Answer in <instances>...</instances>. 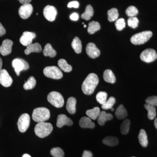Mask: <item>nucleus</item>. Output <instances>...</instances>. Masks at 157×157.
Segmentation results:
<instances>
[{"label":"nucleus","mask_w":157,"mask_h":157,"mask_svg":"<svg viewBox=\"0 0 157 157\" xmlns=\"http://www.w3.org/2000/svg\"><path fill=\"white\" fill-rule=\"evenodd\" d=\"M76 98L73 97H70L68 98L67 101V108L68 112L71 114H73L76 111Z\"/></svg>","instance_id":"obj_19"},{"label":"nucleus","mask_w":157,"mask_h":157,"mask_svg":"<svg viewBox=\"0 0 157 157\" xmlns=\"http://www.w3.org/2000/svg\"><path fill=\"white\" fill-rule=\"evenodd\" d=\"M50 154L54 157H64V153L60 147H54L51 150Z\"/></svg>","instance_id":"obj_37"},{"label":"nucleus","mask_w":157,"mask_h":157,"mask_svg":"<svg viewBox=\"0 0 157 157\" xmlns=\"http://www.w3.org/2000/svg\"><path fill=\"white\" fill-rule=\"evenodd\" d=\"M115 114L116 117L119 119H123L127 117L128 112L123 105L121 104L116 110Z\"/></svg>","instance_id":"obj_22"},{"label":"nucleus","mask_w":157,"mask_h":157,"mask_svg":"<svg viewBox=\"0 0 157 157\" xmlns=\"http://www.w3.org/2000/svg\"><path fill=\"white\" fill-rule=\"evenodd\" d=\"M22 157H32L30 155H29L28 154H24L22 155Z\"/></svg>","instance_id":"obj_49"},{"label":"nucleus","mask_w":157,"mask_h":157,"mask_svg":"<svg viewBox=\"0 0 157 157\" xmlns=\"http://www.w3.org/2000/svg\"><path fill=\"white\" fill-rule=\"evenodd\" d=\"M13 42L10 39H6L3 41L2 44L0 46V53L2 56H6L11 53Z\"/></svg>","instance_id":"obj_13"},{"label":"nucleus","mask_w":157,"mask_h":157,"mask_svg":"<svg viewBox=\"0 0 157 157\" xmlns=\"http://www.w3.org/2000/svg\"><path fill=\"white\" fill-rule=\"evenodd\" d=\"M33 11V7L30 4L23 5L20 7L18 14L22 19H26L30 16Z\"/></svg>","instance_id":"obj_11"},{"label":"nucleus","mask_w":157,"mask_h":157,"mask_svg":"<svg viewBox=\"0 0 157 157\" xmlns=\"http://www.w3.org/2000/svg\"><path fill=\"white\" fill-rule=\"evenodd\" d=\"M43 73L46 77L52 79H60L63 76L61 70L55 66L46 67L43 70Z\"/></svg>","instance_id":"obj_6"},{"label":"nucleus","mask_w":157,"mask_h":157,"mask_svg":"<svg viewBox=\"0 0 157 157\" xmlns=\"http://www.w3.org/2000/svg\"><path fill=\"white\" fill-rule=\"evenodd\" d=\"M146 104L153 106H157V97L153 96L147 98L145 100Z\"/></svg>","instance_id":"obj_41"},{"label":"nucleus","mask_w":157,"mask_h":157,"mask_svg":"<svg viewBox=\"0 0 157 157\" xmlns=\"http://www.w3.org/2000/svg\"><path fill=\"white\" fill-rule=\"evenodd\" d=\"M53 130V126L51 124L45 122H39L35 126L36 135L40 138H44L50 135Z\"/></svg>","instance_id":"obj_2"},{"label":"nucleus","mask_w":157,"mask_h":157,"mask_svg":"<svg viewBox=\"0 0 157 157\" xmlns=\"http://www.w3.org/2000/svg\"><path fill=\"white\" fill-rule=\"evenodd\" d=\"M47 100L52 105L57 108H61L63 106L64 100L63 96L59 93L52 91L47 96Z\"/></svg>","instance_id":"obj_5"},{"label":"nucleus","mask_w":157,"mask_h":157,"mask_svg":"<svg viewBox=\"0 0 157 157\" xmlns=\"http://www.w3.org/2000/svg\"><path fill=\"white\" fill-rule=\"evenodd\" d=\"M103 77H104V80L109 83H114L116 82L115 76L111 70H105Z\"/></svg>","instance_id":"obj_24"},{"label":"nucleus","mask_w":157,"mask_h":157,"mask_svg":"<svg viewBox=\"0 0 157 157\" xmlns=\"http://www.w3.org/2000/svg\"><path fill=\"white\" fill-rule=\"evenodd\" d=\"M102 142L107 146L114 147L118 144L119 140L117 137L114 136H107L103 139Z\"/></svg>","instance_id":"obj_21"},{"label":"nucleus","mask_w":157,"mask_h":157,"mask_svg":"<svg viewBox=\"0 0 157 157\" xmlns=\"http://www.w3.org/2000/svg\"><path fill=\"white\" fill-rule=\"evenodd\" d=\"M140 58L145 63H151L157 59V54L154 49L147 48L141 52Z\"/></svg>","instance_id":"obj_8"},{"label":"nucleus","mask_w":157,"mask_h":157,"mask_svg":"<svg viewBox=\"0 0 157 157\" xmlns=\"http://www.w3.org/2000/svg\"><path fill=\"white\" fill-rule=\"evenodd\" d=\"M68 7L69 8H78L79 6V3L77 1H73V2H70L68 4Z\"/></svg>","instance_id":"obj_42"},{"label":"nucleus","mask_w":157,"mask_h":157,"mask_svg":"<svg viewBox=\"0 0 157 157\" xmlns=\"http://www.w3.org/2000/svg\"><path fill=\"white\" fill-rule=\"evenodd\" d=\"M138 140L140 145L145 147L148 145V140L146 132L144 129H141L138 135Z\"/></svg>","instance_id":"obj_23"},{"label":"nucleus","mask_w":157,"mask_h":157,"mask_svg":"<svg viewBox=\"0 0 157 157\" xmlns=\"http://www.w3.org/2000/svg\"><path fill=\"white\" fill-rule=\"evenodd\" d=\"M13 82V80L9 75L7 70L2 69L0 71V83L3 86L6 87L11 86Z\"/></svg>","instance_id":"obj_10"},{"label":"nucleus","mask_w":157,"mask_h":157,"mask_svg":"<svg viewBox=\"0 0 157 157\" xmlns=\"http://www.w3.org/2000/svg\"><path fill=\"white\" fill-rule=\"evenodd\" d=\"M86 25H84V27L86 28Z\"/></svg>","instance_id":"obj_51"},{"label":"nucleus","mask_w":157,"mask_h":157,"mask_svg":"<svg viewBox=\"0 0 157 157\" xmlns=\"http://www.w3.org/2000/svg\"><path fill=\"white\" fill-rule=\"evenodd\" d=\"M73 122L70 118L67 117L65 114H59L57 119L56 126L59 128H62L67 125L68 126H72Z\"/></svg>","instance_id":"obj_16"},{"label":"nucleus","mask_w":157,"mask_h":157,"mask_svg":"<svg viewBox=\"0 0 157 157\" xmlns=\"http://www.w3.org/2000/svg\"><path fill=\"white\" fill-rule=\"evenodd\" d=\"M43 53L45 56H48L51 58L54 57L56 55V51L53 49L49 43H48L45 45Z\"/></svg>","instance_id":"obj_25"},{"label":"nucleus","mask_w":157,"mask_h":157,"mask_svg":"<svg viewBox=\"0 0 157 157\" xmlns=\"http://www.w3.org/2000/svg\"><path fill=\"white\" fill-rule=\"evenodd\" d=\"M152 36L151 31H144L132 36L131 42L135 45H141L147 42Z\"/></svg>","instance_id":"obj_4"},{"label":"nucleus","mask_w":157,"mask_h":157,"mask_svg":"<svg viewBox=\"0 0 157 157\" xmlns=\"http://www.w3.org/2000/svg\"><path fill=\"white\" fill-rule=\"evenodd\" d=\"M145 109L148 111V114L147 117L150 120H153L155 117L156 115V108L155 106H152V105H148V104H145L144 105Z\"/></svg>","instance_id":"obj_31"},{"label":"nucleus","mask_w":157,"mask_h":157,"mask_svg":"<svg viewBox=\"0 0 157 157\" xmlns=\"http://www.w3.org/2000/svg\"><path fill=\"white\" fill-rule=\"evenodd\" d=\"M36 81L33 76H30L28 80L24 84V89L25 90L33 89L36 86Z\"/></svg>","instance_id":"obj_33"},{"label":"nucleus","mask_w":157,"mask_h":157,"mask_svg":"<svg viewBox=\"0 0 157 157\" xmlns=\"http://www.w3.org/2000/svg\"><path fill=\"white\" fill-rule=\"evenodd\" d=\"M99 83V78L97 74L91 73L85 79L82 85V90L85 94L90 95L94 93Z\"/></svg>","instance_id":"obj_1"},{"label":"nucleus","mask_w":157,"mask_h":157,"mask_svg":"<svg viewBox=\"0 0 157 157\" xmlns=\"http://www.w3.org/2000/svg\"><path fill=\"white\" fill-rule=\"evenodd\" d=\"M42 48L41 45L38 43L30 44L27 46L26 49L25 50V53L26 55H29L32 52L39 53L42 51Z\"/></svg>","instance_id":"obj_20"},{"label":"nucleus","mask_w":157,"mask_h":157,"mask_svg":"<svg viewBox=\"0 0 157 157\" xmlns=\"http://www.w3.org/2000/svg\"><path fill=\"white\" fill-rule=\"evenodd\" d=\"M138 13L137 8L134 6H129L126 10V14L129 17H135Z\"/></svg>","instance_id":"obj_38"},{"label":"nucleus","mask_w":157,"mask_h":157,"mask_svg":"<svg viewBox=\"0 0 157 157\" xmlns=\"http://www.w3.org/2000/svg\"><path fill=\"white\" fill-rule=\"evenodd\" d=\"M12 65L17 76H19L20 73L21 71L26 70L29 69L28 63L22 59H14L12 62Z\"/></svg>","instance_id":"obj_7"},{"label":"nucleus","mask_w":157,"mask_h":157,"mask_svg":"<svg viewBox=\"0 0 157 157\" xmlns=\"http://www.w3.org/2000/svg\"><path fill=\"white\" fill-rule=\"evenodd\" d=\"M43 14L48 21H53L56 17V9L53 6H46L43 10Z\"/></svg>","instance_id":"obj_12"},{"label":"nucleus","mask_w":157,"mask_h":157,"mask_svg":"<svg viewBox=\"0 0 157 157\" xmlns=\"http://www.w3.org/2000/svg\"></svg>","instance_id":"obj_52"},{"label":"nucleus","mask_w":157,"mask_h":157,"mask_svg":"<svg viewBox=\"0 0 157 157\" xmlns=\"http://www.w3.org/2000/svg\"><path fill=\"white\" fill-rule=\"evenodd\" d=\"M130 121L129 119H125L121 124V132L122 135H125L128 134L130 130Z\"/></svg>","instance_id":"obj_34"},{"label":"nucleus","mask_w":157,"mask_h":157,"mask_svg":"<svg viewBox=\"0 0 157 157\" xmlns=\"http://www.w3.org/2000/svg\"><path fill=\"white\" fill-rule=\"evenodd\" d=\"M94 14V9L90 5H88L86 8L85 11L81 15L82 19L86 21L89 20L92 17Z\"/></svg>","instance_id":"obj_29"},{"label":"nucleus","mask_w":157,"mask_h":157,"mask_svg":"<svg viewBox=\"0 0 157 157\" xmlns=\"http://www.w3.org/2000/svg\"><path fill=\"white\" fill-rule=\"evenodd\" d=\"M101 113V110L99 107H95L92 109H90L86 111V115L91 119L95 120L98 118V116Z\"/></svg>","instance_id":"obj_28"},{"label":"nucleus","mask_w":157,"mask_h":157,"mask_svg":"<svg viewBox=\"0 0 157 157\" xmlns=\"http://www.w3.org/2000/svg\"><path fill=\"white\" fill-rule=\"evenodd\" d=\"M30 117L27 113H24L18 119L17 127L21 132L24 133L27 131L30 125Z\"/></svg>","instance_id":"obj_9"},{"label":"nucleus","mask_w":157,"mask_h":157,"mask_svg":"<svg viewBox=\"0 0 157 157\" xmlns=\"http://www.w3.org/2000/svg\"><path fill=\"white\" fill-rule=\"evenodd\" d=\"M36 37L35 33L32 32H25L23 33V35L20 39V42L24 46H27L28 45L32 44L33 39Z\"/></svg>","instance_id":"obj_14"},{"label":"nucleus","mask_w":157,"mask_h":157,"mask_svg":"<svg viewBox=\"0 0 157 157\" xmlns=\"http://www.w3.org/2000/svg\"><path fill=\"white\" fill-rule=\"evenodd\" d=\"M111 109V110H112V111H113V110H114V108H113V107L112 108H111V109Z\"/></svg>","instance_id":"obj_50"},{"label":"nucleus","mask_w":157,"mask_h":157,"mask_svg":"<svg viewBox=\"0 0 157 157\" xmlns=\"http://www.w3.org/2000/svg\"><path fill=\"white\" fill-rule=\"evenodd\" d=\"M101 29V25L99 22L95 21H92L89 23L88 27V33L90 34L95 33L96 32Z\"/></svg>","instance_id":"obj_30"},{"label":"nucleus","mask_w":157,"mask_h":157,"mask_svg":"<svg viewBox=\"0 0 157 157\" xmlns=\"http://www.w3.org/2000/svg\"><path fill=\"white\" fill-rule=\"evenodd\" d=\"M128 25L130 27L135 29L138 26L139 20L136 17H130L128 20Z\"/></svg>","instance_id":"obj_39"},{"label":"nucleus","mask_w":157,"mask_h":157,"mask_svg":"<svg viewBox=\"0 0 157 157\" xmlns=\"http://www.w3.org/2000/svg\"><path fill=\"white\" fill-rule=\"evenodd\" d=\"M107 15H108V20L110 22L116 21L119 17V13L117 9L115 8H113L110 9L107 12Z\"/></svg>","instance_id":"obj_32"},{"label":"nucleus","mask_w":157,"mask_h":157,"mask_svg":"<svg viewBox=\"0 0 157 157\" xmlns=\"http://www.w3.org/2000/svg\"><path fill=\"white\" fill-rule=\"evenodd\" d=\"M20 3L22 5H25V4H29L32 0H18Z\"/></svg>","instance_id":"obj_46"},{"label":"nucleus","mask_w":157,"mask_h":157,"mask_svg":"<svg viewBox=\"0 0 157 157\" xmlns=\"http://www.w3.org/2000/svg\"><path fill=\"white\" fill-rule=\"evenodd\" d=\"M6 33V30L0 22V37L4 36Z\"/></svg>","instance_id":"obj_45"},{"label":"nucleus","mask_w":157,"mask_h":157,"mask_svg":"<svg viewBox=\"0 0 157 157\" xmlns=\"http://www.w3.org/2000/svg\"><path fill=\"white\" fill-rule=\"evenodd\" d=\"M50 117L49 109L45 107H39L34 109L32 118L35 121L42 122L48 120Z\"/></svg>","instance_id":"obj_3"},{"label":"nucleus","mask_w":157,"mask_h":157,"mask_svg":"<svg viewBox=\"0 0 157 157\" xmlns=\"http://www.w3.org/2000/svg\"><path fill=\"white\" fill-rule=\"evenodd\" d=\"M59 67L64 72L69 73L72 70V67L71 65L68 64L67 61L64 59H60L58 62Z\"/></svg>","instance_id":"obj_26"},{"label":"nucleus","mask_w":157,"mask_h":157,"mask_svg":"<svg viewBox=\"0 0 157 157\" xmlns=\"http://www.w3.org/2000/svg\"><path fill=\"white\" fill-rule=\"evenodd\" d=\"M113 116L111 113H107L105 111H101L98 117V122L99 125L103 126L107 121L111 120Z\"/></svg>","instance_id":"obj_18"},{"label":"nucleus","mask_w":157,"mask_h":157,"mask_svg":"<svg viewBox=\"0 0 157 157\" xmlns=\"http://www.w3.org/2000/svg\"><path fill=\"white\" fill-rule=\"evenodd\" d=\"M116 103L115 98L113 97H110L108 100L102 105V109L107 110V109H110L113 107L114 104Z\"/></svg>","instance_id":"obj_35"},{"label":"nucleus","mask_w":157,"mask_h":157,"mask_svg":"<svg viewBox=\"0 0 157 157\" xmlns=\"http://www.w3.org/2000/svg\"><path fill=\"white\" fill-rule=\"evenodd\" d=\"M93 154L91 152L89 151L85 150L83 151L82 157H92Z\"/></svg>","instance_id":"obj_43"},{"label":"nucleus","mask_w":157,"mask_h":157,"mask_svg":"<svg viewBox=\"0 0 157 157\" xmlns=\"http://www.w3.org/2000/svg\"><path fill=\"white\" fill-rule=\"evenodd\" d=\"M115 25L117 30L121 31L125 27L126 24L124 19L123 18H121L117 20Z\"/></svg>","instance_id":"obj_40"},{"label":"nucleus","mask_w":157,"mask_h":157,"mask_svg":"<svg viewBox=\"0 0 157 157\" xmlns=\"http://www.w3.org/2000/svg\"><path fill=\"white\" fill-rule=\"evenodd\" d=\"M79 126L83 128L93 129L95 127V124L90 117H83L80 119L79 121Z\"/></svg>","instance_id":"obj_17"},{"label":"nucleus","mask_w":157,"mask_h":157,"mask_svg":"<svg viewBox=\"0 0 157 157\" xmlns=\"http://www.w3.org/2000/svg\"><path fill=\"white\" fill-rule=\"evenodd\" d=\"M71 45L76 53L78 54L81 53L82 46L81 40L78 37H75V38L73 39Z\"/></svg>","instance_id":"obj_27"},{"label":"nucleus","mask_w":157,"mask_h":157,"mask_svg":"<svg viewBox=\"0 0 157 157\" xmlns=\"http://www.w3.org/2000/svg\"><path fill=\"white\" fill-rule=\"evenodd\" d=\"M70 18L72 20L76 21L78 20V14L76 13H73L70 15Z\"/></svg>","instance_id":"obj_44"},{"label":"nucleus","mask_w":157,"mask_h":157,"mask_svg":"<svg viewBox=\"0 0 157 157\" xmlns=\"http://www.w3.org/2000/svg\"><path fill=\"white\" fill-rule=\"evenodd\" d=\"M107 94L105 92H99L96 96V99L99 104H104L107 100Z\"/></svg>","instance_id":"obj_36"},{"label":"nucleus","mask_w":157,"mask_h":157,"mask_svg":"<svg viewBox=\"0 0 157 157\" xmlns=\"http://www.w3.org/2000/svg\"><path fill=\"white\" fill-rule=\"evenodd\" d=\"M2 61L0 57V71L2 70Z\"/></svg>","instance_id":"obj_47"},{"label":"nucleus","mask_w":157,"mask_h":157,"mask_svg":"<svg viewBox=\"0 0 157 157\" xmlns=\"http://www.w3.org/2000/svg\"><path fill=\"white\" fill-rule=\"evenodd\" d=\"M86 52L91 58L95 59L98 57L100 56V51L94 43H88L86 45Z\"/></svg>","instance_id":"obj_15"},{"label":"nucleus","mask_w":157,"mask_h":157,"mask_svg":"<svg viewBox=\"0 0 157 157\" xmlns=\"http://www.w3.org/2000/svg\"><path fill=\"white\" fill-rule=\"evenodd\" d=\"M154 124L155 126V127L157 129V118L155 119L154 121Z\"/></svg>","instance_id":"obj_48"}]
</instances>
